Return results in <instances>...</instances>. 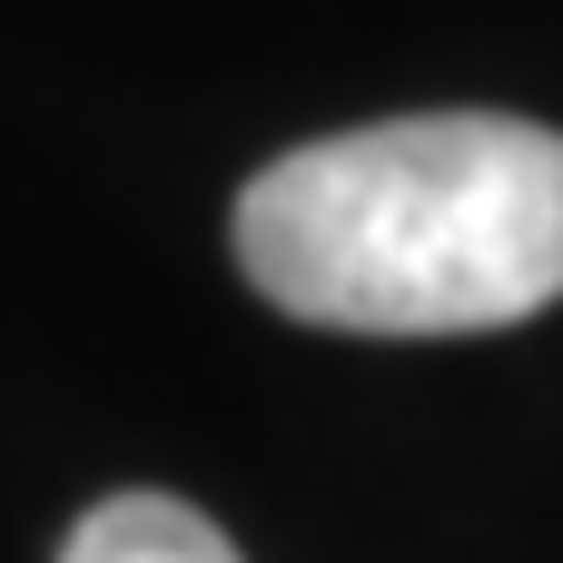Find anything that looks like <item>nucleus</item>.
Returning a JSON list of instances; mask_svg holds the SVG:
<instances>
[{
    "label": "nucleus",
    "instance_id": "f257e3e1",
    "mask_svg": "<svg viewBox=\"0 0 563 563\" xmlns=\"http://www.w3.org/2000/svg\"><path fill=\"white\" fill-rule=\"evenodd\" d=\"M267 307L346 336H485L563 297V129L435 109L287 148L238 198Z\"/></svg>",
    "mask_w": 563,
    "mask_h": 563
},
{
    "label": "nucleus",
    "instance_id": "f03ea898",
    "mask_svg": "<svg viewBox=\"0 0 563 563\" xmlns=\"http://www.w3.org/2000/svg\"><path fill=\"white\" fill-rule=\"evenodd\" d=\"M59 563H247V554L178 495H109V505L79 515Z\"/></svg>",
    "mask_w": 563,
    "mask_h": 563
}]
</instances>
